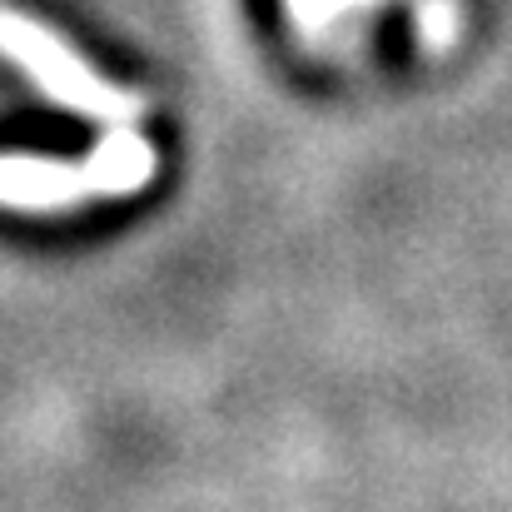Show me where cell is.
Wrapping results in <instances>:
<instances>
[{
  "mask_svg": "<svg viewBox=\"0 0 512 512\" xmlns=\"http://www.w3.org/2000/svg\"><path fill=\"white\" fill-rule=\"evenodd\" d=\"M0 55L60 110L90 120V125H135L145 115V100L115 80H105L65 35H55L45 20L0 5Z\"/></svg>",
  "mask_w": 512,
  "mask_h": 512,
  "instance_id": "6da1fadb",
  "label": "cell"
},
{
  "mask_svg": "<svg viewBox=\"0 0 512 512\" xmlns=\"http://www.w3.org/2000/svg\"><path fill=\"white\" fill-rule=\"evenodd\" d=\"M90 199V184L80 160H55V155H25L10 150L0 155V209H25V214H55Z\"/></svg>",
  "mask_w": 512,
  "mask_h": 512,
  "instance_id": "7a4b0ae2",
  "label": "cell"
},
{
  "mask_svg": "<svg viewBox=\"0 0 512 512\" xmlns=\"http://www.w3.org/2000/svg\"><path fill=\"white\" fill-rule=\"evenodd\" d=\"M80 170L90 184V199H125L155 179L160 155L135 125H115L95 140V150L80 160Z\"/></svg>",
  "mask_w": 512,
  "mask_h": 512,
  "instance_id": "3957f363",
  "label": "cell"
},
{
  "mask_svg": "<svg viewBox=\"0 0 512 512\" xmlns=\"http://www.w3.org/2000/svg\"><path fill=\"white\" fill-rule=\"evenodd\" d=\"M418 35L428 50H448L458 35V5L453 0H418Z\"/></svg>",
  "mask_w": 512,
  "mask_h": 512,
  "instance_id": "277c9868",
  "label": "cell"
},
{
  "mask_svg": "<svg viewBox=\"0 0 512 512\" xmlns=\"http://www.w3.org/2000/svg\"><path fill=\"white\" fill-rule=\"evenodd\" d=\"M289 5V20L299 30H324L329 20H339L348 5H363V0H284Z\"/></svg>",
  "mask_w": 512,
  "mask_h": 512,
  "instance_id": "5b68a950",
  "label": "cell"
}]
</instances>
